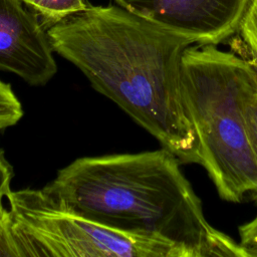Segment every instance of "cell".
<instances>
[{
    "mask_svg": "<svg viewBox=\"0 0 257 257\" xmlns=\"http://www.w3.org/2000/svg\"><path fill=\"white\" fill-rule=\"evenodd\" d=\"M201 46L188 47L182 58L186 108L199 141L200 164L221 198L240 202L248 192L257 194V159L245 118L257 67L212 44Z\"/></svg>",
    "mask_w": 257,
    "mask_h": 257,
    "instance_id": "3",
    "label": "cell"
},
{
    "mask_svg": "<svg viewBox=\"0 0 257 257\" xmlns=\"http://www.w3.org/2000/svg\"><path fill=\"white\" fill-rule=\"evenodd\" d=\"M0 257H19L9 208L0 202Z\"/></svg>",
    "mask_w": 257,
    "mask_h": 257,
    "instance_id": "10",
    "label": "cell"
},
{
    "mask_svg": "<svg viewBox=\"0 0 257 257\" xmlns=\"http://www.w3.org/2000/svg\"><path fill=\"white\" fill-rule=\"evenodd\" d=\"M138 15L200 45L218 44L238 31L251 0H114Z\"/></svg>",
    "mask_w": 257,
    "mask_h": 257,
    "instance_id": "5",
    "label": "cell"
},
{
    "mask_svg": "<svg viewBox=\"0 0 257 257\" xmlns=\"http://www.w3.org/2000/svg\"><path fill=\"white\" fill-rule=\"evenodd\" d=\"M12 175V167L6 161L2 151H0V202H3V199L11 191L10 183Z\"/></svg>",
    "mask_w": 257,
    "mask_h": 257,
    "instance_id": "13",
    "label": "cell"
},
{
    "mask_svg": "<svg viewBox=\"0 0 257 257\" xmlns=\"http://www.w3.org/2000/svg\"><path fill=\"white\" fill-rule=\"evenodd\" d=\"M0 132H1V131H0Z\"/></svg>",
    "mask_w": 257,
    "mask_h": 257,
    "instance_id": "14",
    "label": "cell"
},
{
    "mask_svg": "<svg viewBox=\"0 0 257 257\" xmlns=\"http://www.w3.org/2000/svg\"><path fill=\"white\" fill-rule=\"evenodd\" d=\"M19 257H193L173 242L127 234L58 205L43 189L7 197Z\"/></svg>",
    "mask_w": 257,
    "mask_h": 257,
    "instance_id": "4",
    "label": "cell"
},
{
    "mask_svg": "<svg viewBox=\"0 0 257 257\" xmlns=\"http://www.w3.org/2000/svg\"><path fill=\"white\" fill-rule=\"evenodd\" d=\"M23 4L0 0V70L41 86L57 71L54 50L39 18Z\"/></svg>",
    "mask_w": 257,
    "mask_h": 257,
    "instance_id": "6",
    "label": "cell"
},
{
    "mask_svg": "<svg viewBox=\"0 0 257 257\" xmlns=\"http://www.w3.org/2000/svg\"><path fill=\"white\" fill-rule=\"evenodd\" d=\"M47 30L67 17L89 7L86 0H22Z\"/></svg>",
    "mask_w": 257,
    "mask_h": 257,
    "instance_id": "7",
    "label": "cell"
},
{
    "mask_svg": "<svg viewBox=\"0 0 257 257\" xmlns=\"http://www.w3.org/2000/svg\"><path fill=\"white\" fill-rule=\"evenodd\" d=\"M245 118L250 143L257 159V83L246 98Z\"/></svg>",
    "mask_w": 257,
    "mask_h": 257,
    "instance_id": "11",
    "label": "cell"
},
{
    "mask_svg": "<svg viewBox=\"0 0 257 257\" xmlns=\"http://www.w3.org/2000/svg\"><path fill=\"white\" fill-rule=\"evenodd\" d=\"M54 52L182 163L200 164L182 58L194 43L118 5L92 6L47 29Z\"/></svg>",
    "mask_w": 257,
    "mask_h": 257,
    "instance_id": "1",
    "label": "cell"
},
{
    "mask_svg": "<svg viewBox=\"0 0 257 257\" xmlns=\"http://www.w3.org/2000/svg\"><path fill=\"white\" fill-rule=\"evenodd\" d=\"M257 67V0H251L238 29Z\"/></svg>",
    "mask_w": 257,
    "mask_h": 257,
    "instance_id": "9",
    "label": "cell"
},
{
    "mask_svg": "<svg viewBox=\"0 0 257 257\" xmlns=\"http://www.w3.org/2000/svg\"><path fill=\"white\" fill-rule=\"evenodd\" d=\"M23 116V108L12 87L0 79V131L16 124Z\"/></svg>",
    "mask_w": 257,
    "mask_h": 257,
    "instance_id": "8",
    "label": "cell"
},
{
    "mask_svg": "<svg viewBox=\"0 0 257 257\" xmlns=\"http://www.w3.org/2000/svg\"><path fill=\"white\" fill-rule=\"evenodd\" d=\"M240 245L246 256L257 257V216L239 229Z\"/></svg>",
    "mask_w": 257,
    "mask_h": 257,
    "instance_id": "12",
    "label": "cell"
},
{
    "mask_svg": "<svg viewBox=\"0 0 257 257\" xmlns=\"http://www.w3.org/2000/svg\"><path fill=\"white\" fill-rule=\"evenodd\" d=\"M42 189L65 209L127 234L173 242L193 257H247L209 224L179 159L165 148L76 159Z\"/></svg>",
    "mask_w": 257,
    "mask_h": 257,
    "instance_id": "2",
    "label": "cell"
}]
</instances>
